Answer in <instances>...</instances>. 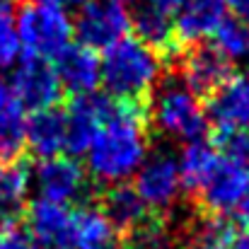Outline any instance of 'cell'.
Listing matches in <instances>:
<instances>
[{"instance_id": "9", "label": "cell", "mask_w": 249, "mask_h": 249, "mask_svg": "<svg viewBox=\"0 0 249 249\" xmlns=\"http://www.w3.org/2000/svg\"><path fill=\"white\" fill-rule=\"evenodd\" d=\"M10 89H12L15 99L24 109H32V111L56 107L63 94L56 68L49 61L29 58V56L15 68V73L10 78Z\"/></svg>"}, {"instance_id": "29", "label": "cell", "mask_w": 249, "mask_h": 249, "mask_svg": "<svg viewBox=\"0 0 249 249\" xmlns=\"http://www.w3.org/2000/svg\"><path fill=\"white\" fill-rule=\"evenodd\" d=\"M12 97H15V94H12V89H10L7 85L0 80V107H2V104H7V102H10Z\"/></svg>"}, {"instance_id": "26", "label": "cell", "mask_w": 249, "mask_h": 249, "mask_svg": "<svg viewBox=\"0 0 249 249\" xmlns=\"http://www.w3.org/2000/svg\"><path fill=\"white\" fill-rule=\"evenodd\" d=\"M19 53V36L15 27V10L7 0H0V71L10 68Z\"/></svg>"}, {"instance_id": "12", "label": "cell", "mask_w": 249, "mask_h": 249, "mask_svg": "<svg viewBox=\"0 0 249 249\" xmlns=\"http://www.w3.org/2000/svg\"><path fill=\"white\" fill-rule=\"evenodd\" d=\"M114 107V99L99 92H89L83 97H75L71 107L66 109L68 121V153H85L102 126V121L109 116Z\"/></svg>"}, {"instance_id": "2", "label": "cell", "mask_w": 249, "mask_h": 249, "mask_svg": "<svg viewBox=\"0 0 249 249\" xmlns=\"http://www.w3.org/2000/svg\"><path fill=\"white\" fill-rule=\"evenodd\" d=\"M162 80V61L136 36H124L104 51L102 83L114 102L141 104Z\"/></svg>"}, {"instance_id": "33", "label": "cell", "mask_w": 249, "mask_h": 249, "mask_svg": "<svg viewBox=\"0 0 249 249\" xmlns=\"http://www.w3.org/2000/svg\"><path fill=\"white\" fill-rule=\"evenodd\" d=\"M116 2H121V5H126V2H133V0H116Z\"/></svg>"}, {"instance_id": "19", "label": "cell", "mask_w": 249, "mask_h": 249, "mask_svg": "<svg viewBox=\"0 0 249 249\" xmlns=\"http://www.w3.org/2000/svg\"><path fill=\"white\" fill-rule=\"evenodd\" d=\"M131 29L136 32V39L143 41L148 49H153L158 56L162 53H179V41H177V32H174V22L172 17L143 5L136 10V15L131 17Z\"/></svg>"}, {"instance_id": "31", "label": "cell", "mask_w": 249, "mask_h": 249, "mask_svg": "<svg viewBox=\"0 0 249 249\" xmlns=\"http://www.w3.org/2000/svg\"><path fill=\"white\" fill-rule=\"evenodd\" d=\"M104 249H131V247H126V245H116V242H111L109 247H104Z\"/></svg>"}, {"instance_id": "11", "label": "cell", "mask_w": 249, "mask_h": 249, "mask_svg": "<svg viewBox=\"0 0 249 249\" xmlns=\"http://www.w3.org/2000/svg\"><path fill=\"white\" fill-rule=\"evenodd\" d=\"M34 186L39 189V198L53 201V203H75L87 191V174L80 162L71 158H49L41 160L34 169Z\"/></svg>"}, {"instance_id": "22", "label": "cell", "mask_w": 249, "mask_h": 249, "mask_svg": "<svg viewBox=\"0 0 249 249\" xmlns=\"http://www.w3.org/2000/svg\"><path fill=\"white\" fill-rule=\"evenodd\" d=\"M114 240V228L104 213L94 206H83L73 213V242L75 249H104Z\"/></svg>"}, {"instance_id": "5", "label": "cell", "mask_w": 249, "mask_h": 249, "mask_svg": "<svg viewBox=\"0 0 249 249\" xmlns=\"http://www.w3.org/2000/svg\"><path fill=\"white\" fill-rule=\"evenodd\" d=\"M177 78L186 85L198 99H211L223 85L232 78V61L223 56L213 44H194L179 49Z\"/></svg>"}, {"instance_id": "21", "label": "cell", "mask_w": 249, "mask_h": 249, "mask_svg": "<svg viewBox=\"0 0 249 249\" xmlns=\"http://www.w3.org/2000/svg\"><path fill=\"white\" fill-rule=\"evenodd\" d=\"M29 181L32 174L22 162L17 160L0 162V223L12 220L27 206Z\"/></svg>"}, {"instance_id": "10", "label": "cell", "mask_w": 249, "mask_h": 249, "mask_svg": "<svg viewBox=\"0 0 249 249\" xmlns=\"http://www.w3.org/2000/svg\"><path fill=\"white\" fill-rule=\"evenodd\" d=\"M27 240L29 249H75L73 242V211L63 203L36 198L27 208Z\"/></svg>"}, {"instance_id": "25", "label": "cell", "mask_w": 249, "mask_h": 249, "mask_svg": "<svg viewBox=\"0 0 249 249\" xmlns=\"http://www.w3.org/2000/svg\"><path fill=\"white\" fill-rule=\"evenodd\" d=\"M213 39H215L213 46L230 61L249 53V27L237 17H225L223 24L215 29Z\"/></svg>"}, {"instance_id": "16", "label": "cell", "mask_w": 249, "mask_h": 249, "mask_svg": "<svg viewBox=\"0 0 249 249\" xmlns=\"http://www.w3.org/2000/svg\"><path fill=\"white\" fill-rule=\"evenodd\" d=\"M27 145L41 160L58 158V155L68 153L66 109L51 107V109L34 111L32 119H27Z\"/></svg>"}, {"instance_id": "1", "label": "cell", "mask_w": 249, "mask_h": 249, "mask_svg": "<svg viewBox=\"0 0 249 249\" xmlns=\"http://www.w3.org/2000/svg\"><path fill=\"white\" fill-rule=\"evenodd\" d=\"M148 119L141 104L114 102L85 150L87 172L94 181L107 186L126 184L148 160Z\"/></svg>"}, {"instance_id": "8", "label": "cell", "mask_w": 249, "mask_h": 249, "mask_svg": "<svg viewBox=\"0 0 249 249\" xmlns=\"http://www.w3.org/2000/svg\"><path fill=\"white\" fill-rule=\"evenodd\" d=\"M133 189L138 191L148 211L167 213L169 208H174V203L184 191L177 158L167 150H155L153 155H148V160L141 165L136 174Z\"/></svg>"}, {"instance_id": "27", "label": "cell", "mask_w": 249, "mask_h": 249, "mask_svg": "<svg viewBox=\"0 0 249 249\" xmlns=\"http://www.w3.org/2000/svg\"><path fill=\"white\" fill-rule=\"evenodd\" d=\"M184 2H186V0H148L150 7H155V10H160V12H165V15L179 12Z\"/></svg>"}, {"instance_id": "15", "label": "cell", "mask_w": 249, "mask_h": 249, "mask_svg": "<svg viewBox=\"0 0 249 249\" xmlns=\"http://www.w3.org/2000/svg\"><path fill=\"white\" fill-rule=\"evenodd\" d=\"M56 75L66 92H71L73 97H83L94 92L102 83V61L97 58V51L83 44L68 46L56 58Z\"/></svg>"}, {"instance_id": "3", "label": "cell", "mask_w": 249, "mask_h": 249, "mask_svg": "<svg viewBox=\"0 0 249 249\" xmlns=\"http://www.w3.org/2000/svg\"><path fill=\"white\" fill-rule=\"evenodd\" d=\"M150 124L184 143L201 141L208 133V114L201 99L177 75L162 78L150 94Z\"/></svg>"}, {"instance_id": "32", "label": "cell", "mask_w": 249, "mask_h": 249, "mask_svg": "<svg viewBox=\"0 0 249 249\" xmlns=\"http://www.w3.org/2000/svg\"><path fill=\"white\" fill-rule=\"evenodd\" d=\"M61 2H87V0H61Z\"/></svg>"}, {"instance_id": "6", "label": "cell", "mask_w": 249, "mask_h": 249, "mask_svg": "<svg viewBox=\"0 0 249 249\" xmlns=\"http://www.w3.org/2000/svg\"><path fill=\"white\" fill-rule=\"evenodd\" d=\"M196 198L211 215H235L249 198V160L220 155L215 169L211 172Z\"/></svg>"}, {"instance_id": "18", "label": "cell", "mask_w": 249, "mask_h": 249, "mask_svg": "<svg viewBox=\"0 0 249 249\" xmlns=\"http://www.w3.org/2000/svg\"><path fill=\"white\" fill-rule=\"evenodd\" d=\"M194 249H249V230L225 215L203 213L189 230Z\"/></svg>"}, {"instance_id": "14", "label": "cell", "mask_w": 249, "mask_h": 249, "mask_svg": "<svg viewBox=\"0 0 249 249\" xmlns=\"http://www.w3.org/2000/svg\"><path fill=\"white\" fill-rule=\"evenodd\" d=\"M225 17L228 0H186L174 22L179 46H194L206 36H213Z\"/></svg>"}, {"instance_id": "24", "label": "cell", "mask_w": 249, "mask_h": 249, "mask_svg": "<svg viewBox=\"0 0 249 249\" xmlns=\"http://www.w3.org/2000/svg\"><path fill=\"white\" fill-rule=\"evenodd\" d=\"M131 249H179L181 237L165 218H148L131 235Z\"/></svg>"}, {"instance_id": "23", "label": "cell", "mask_w": 249, "mask_h": 249, "mask_svg": "<svg viewBox=\"0 0 249 249\" xmlns=\"http://www.w3.org/2000/svg\"><path fill=\"white\" fill-rule=\"evenodd\" d=\"M27 145V116L24 107L12 97L0 107V162L17 160Z\"/></svg>"}, {"instance_id": "30", "label": "cell", "mask_w": 249, "mask_h": 249, "mask_svg": "<svg viewBox=\"0 0 249 249\" xmlns=\"http://www.w3.org/2000/svg\"><path fill=\"white\" fill-rule=\"evenodd\" d=\"M5 245V223H0V249Z\"/></svg>"}, {"instance_id": "28", "label": "cell", "mask_w": 249, "mask_h": 249, "mask_svg": "<svg viewBox=\"0 0 249 249\" xmlns=\"http://www.w3.org/2000/svg\"><path fill=\"white\" fill-rule=\"evenodd\" d=\"M230 5H232L235 17L242 19V22L249 27V0H230Z\"/></svg>"}, {"instance_id": "13", "label": "cell", "mask_w": 249, "mask_h": 249, "mask_svg": "<svg viewBox=\"0 0 249 249\" xmlns=\"http://www.w3.org/2000/svg\"><path fill=\"white\" fill-rule=\"evenodd\" d=\"M206 114L218 131H249V73L232 75L208 99Z\"/></svg>"}, {"instance_id": "4", "label": "cell", "mask_w": 249, "mask_h": 249, "mask_svg": "<svg viewBox=\"0 0 249 249\" xmlns=\"http://www.w3.org/2000/svg\"><path fill=\"white\" fill-rule=\"evenodd\" d=\"M73 22L61 0H27L17 15V36L29 58H58L73 39Z\"/></svg>"}, {"instance_id": "7", "label": "cell", "mask_w": 249, "mask_h": 249, "mask_svg": "<svg viewBox=\"0 0 249 249\" xmlns=\"http://www.w3.org/2000/svg\"><path fill=\"white\" fill-rule=\"evenodd\" d=\"M80 44L97 51L121 41L131 29V15L116 0H87L73 24Z\"/></svg>"}, {"instance_id": "17", "label": "cell", "mask_w": 249, "mask_h": 249, "mask_svg": "<svg viewBox=\"0 0 249 249\" xmlns=\"http://www.w3.org/2000/svg\"><path fill=\"white\" fill-rule=\"evenodd\" d=\"M99 211L111 223L114 230L131 235L138 225L148 220V206L138 196V191L128 184H114L104 191Z\"/></svg>"}, {"instance_id": "34", "label": "cell", "mask_w": 249, "mask_h": 249, "mask_svg": "<svg viewBox=\"0 0 249 249\" xmlns=\"http://www.w3.org/2000/svg\"><path fill=\"white\" fill-rule=\"evenodd\" d=\"M24 2H27V0H24Z\"/></svg>"}, {"instance_id": "20", "label": "cell", "mask_w": 249, "mask_h": 249, "mask_svg": "<svg viewBox=\"0 0 249 249\" xmlns=\"http://www.w3.org/2000/svg\"><path fill=\"white\" fill-rule=\"evenodd\" d=\"M220 160V150L211 143H206L203 138L201 141H191L184 145L181 155L177 158L179 162V172H181V184H184V191H191L194 196L203 189V184L208 181L211 172L215 169Z\"/></svg>"}]
</instances>
